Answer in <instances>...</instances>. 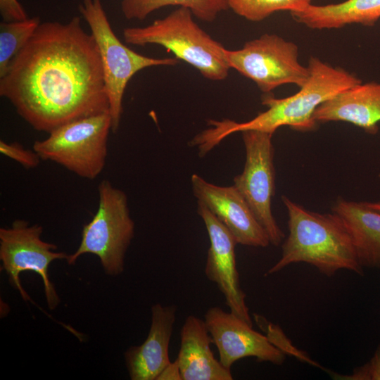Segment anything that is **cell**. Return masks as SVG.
I'll list each match as a JSON object with an SVG mask.
<instances>
[{
    "label": "cell",
    "mask_w": 380,
    "mask_h": 380,
    "mask_svg": "<svg viewBox=\"0 0 380 380\" xmlns=\"http://www.w3.org/2000/svg\"><path fill=\"white\" fill-rule=\"evenodd\" d=\"M0 95L32 128L48 133L109 112L97 46L80 18L41 23L0 77Z\"/></svg>",
    "instance_id": "cell-1"
},
{
    "label": "cell",
    "mask_w": 380,
    "mask_h": 380,
    "mask_svg": "<svg viewBox=\"0 0 380 380\" xmlns=\"http://www.w3.org/2000/svg\"><path fill=\"white\" fill-rule=\"evenodd\" d=\"M309 77L295 94L277 99L269 94L262 98L267 109L252 120L238 122L229 119L210 120V127L196 134L190 141L197 147L201 157L205 156L229 135L246 130H258L274 134L282 126L307 132L315 129L313 119L317 108L343 90L362 81L340 67H333L317 57L308 60Z\"/></svg>",
    "instance_id": "cell-2"
},
{
    "label": "cell",
    "mask_w": 380,
    "mask_h": 380,
    "mask_svg": "<svg viewBox=\"0 0 380 380\" xmlns=\"http://www.w3.org/2000/svg\"><path fill=\"white\" fill-rule=\"evenodd\" d=\"M281 200L288 213L289 235L282 244L281 258L266 274L305 262L327 277L341 270L363 275L351 236L338 215L310 211L286 196Z\"/></svg>",
    "instance_id": "cell-3"
},
{
    "label": "cell",
    "mask_w": 380,
    "mask_h": 380,
    "mask_svg": "<svg viewBox=\"0 0 380 380\" xmlns=\"http://www.w3.org/2000/svg\"><path fill=\"white\" fill-rule=\"evenodd\" d=\"M191 11L179 7L163 18L144 27H126L123 38L127 44H158L197 69L210 80H224L230 69L224 47L213 39L193 20Z\"/></svg>",
    "instance_id": "cell-4"
},
{
    "label": "cell",
    "mask_w": 380,
    "mask_h": 380,
    "mask_svg": "<svg viewBox=\"0 0 380 380\" xmlns=\"http://www.w3.org/2000/svg\"><path fill=\"white\" fill-rule=\"evenodd\" d=\"M79 11L89 25L97 46L112 120V132L115 133L123 111L124 93L130 79L144 68L175 65L179 60L147 57L125 46L114 33L101 0H82Z\"/></svg>",
    "instance_id": "cell-5"
},
{
    "label": "cell",
    "mask_w": 380,
    "mask_h": 380,
    "mask_svg": "<svg viewBox=\"0 0 380 380\" xmlns=\"http://www.w3.org/2000/svg\"><path fill=\"white\" fill-rule=\"evenodd\" d=\"M112 132L109 112L80 118L35 141L33 150L42 160L57 163L77 176L96 179L105 167L108 139Z\"/></svg>",
    "instance_id": "cell-6"
},
{
    "label": "cell",
    "mask_w": 380,
    "mask_h": 380,
    "mask_svg": "<svg viewBox=\"0 0 380 380\" xmlns=\"http://www.w3.org/2000/svg\"><path fill=\"white\" fill-rule=\"evenodd\" d=\"M99 205L91 220L82 229L77 251L69 255V265L86 253L96 255L109 275L124 270L125 253L134 233V222L129 213L127 196L108 179L98 186Z\"/></svg>",
    "instance_id": "cell-7"
},
{
    "label": "cell",
    "mask_w": 380,
    "mask_h": 380,
    "mask_svg": "<svg viewBox=\"0 0 380 380\" xmlns=\"http://www.w3.org/2000/svg\"><path fill=\"white\" fill-rule=\"evenodd\" d=\"M230 68L253 80L265 94L293 84L301 87L309 77L308 67L298 61V48L277 34H265L238 50L224 49Z\"/></svg>",
    "instance_id": "cell-8"
},
{
    "label": "cell",
    "mask_w": 380,
    "mask_h": 380,
    "mask_svg": "<svg viewBox=\"0 0 380 380\" xmlns=\"http://www.w3.org/2000/svg\"><path fill=\"white\" fill-rule=\"evenodd\" d=\"M43 227L30 225L24 220H15L11 227L0 229V260L8 280L25 300H31L23 288L20 274L25 271L37 273L44 284L47 305L55 309L60 303L54 285L49 279V267L56 260H68L69 255L56 252L57 246L43 241Z\"/></svg>",
    "instance_id": "cell-9"
},
{
    "label": "cell",
    "mask_w": 380,
    "mask_h": 380,
    "mask_svg": "<svg viewBox=\"0 0 380 380\" xmlns=\"http://www.w3.org/2000/svg\"><path fill=\"white\" fill-rule=\"evenodd\" d=\"M241 134L246 160L241 174L234 178V186L267 233L270 243L277 246L283 241L284 234L271 208L275 191L273 134L258 130H246Z\"/></svg>",
    "instance_id": "cell-10"
},
{
    "label": "cell",
    "mask_w": 380,
    "mask_h": 380,
    "mask_svg": "<svg viewBox=\"0 0 380 380\" xmlns=\"http://www.w3.org/2000/svg\"><path fill=\"white\" fill-rule=\"evenodd\" d=\"M205 323L216 346L221 364L231 369L236 361L253 357L259 362L281 365L285 353L253 326L220 307L210 308L205 314Z\"/></svg>",
    "instance_id": "cell-11"
},
{
    "label": "cell",
    "mask_w": 380,
    "mask_h": 380,
    "mask_svg": "<svg viewBox=\"0 0 380 380\" xmlns=\"http://www.w3.org/2000/svg\"><path fill=\"white\" fill-rule=\"evenodd\" d=\"M198 214L205 226L210 247L205 265L206 277L215 283L229 311L253 326L236 268V240L227 228L202 203L198 202Z\"/></svg>",
    "instance_id": "cell-12"
},
{
    "label": "cell",
    "mask_w": 380,
    "mask_h": 380,
    "mask_svg": "<svg viewBox=\"0 0 380 380\" xmlns=\"http://www.w3.org/2000/svg\"><path fill=\"white\" fill-rule=\"evenodd\" d=\"M191 182L198 202L227 228L237 244L262 248L270 244L267 233L234 185L217 186L196 174L192 175Z\"/></svg>",
    "instance_id": "cell-13"
},
{
    "label": "cell",
    "mask_w": 380,
    "mask_h": 380,
    "mask_svg": "<svg viewBox=\"0 0 380 380\" xmlns=\"http://www.w3.org/2000/svg\"><path fill=\"white\" fill-rule=\"evenodd\" d=\"M174 305L157 303L151 308V324L145 341L129 348L125 353L132 380L157 379L170 365L169 345L176 319Z\"/></svg>",
    "instance_id": "cell-14"
},
{
    "label": "cell",
    "mask_w": 380,
    "mask_h": 380,
    "mask_svg": "<svg viewBox=\"0 0 380 380\" xmlns=\"http://www.w3.org/2000/svg\"><path fill=\"white\" fill-rule=\"evenodd\" d=\"M316 122L341 121L376 134L380 122V83L360 82L339 92L315 110Z\"/></svg>",
    "instance_id": "cell-15"
},
{
    "label": "cell",
    "mask_w": 380,
    "mask_h": 380,
    "mask_svg": "<svg viewBox=\"0 0 380 380\" xmlns=\"http://www.w3.org/2000/svg\"><path fill=\"white\" fill-rule=\"evenodd\" d=\"M205 321L189 315L180 331V348L176 359L182 380H232L231 369L217 360Z\"/></svg>",
    "instance_id": "cell-16"
},
{
    "label": "cell",
    "mask_w": 380,
    "mask_h": 380,
    "mask_svg": "<svg viewBox=\"0 0 380 380\" xmlns=\"http://www.w3.org/2000/svg\"><path fill=\"white\" fill-rule=\"evenodd\" d=\"M351 236L360 265L380 269V213L356 202L339 198L332 208Z\"/></svg>",
    "instance_id": "cell-17"
},
{
    "label": "cell",
    "mask_w": 380,
    "mask_h": 380,
    "mask_svg": "<svg viewBox=\"0 0 380 380\" xmlns=\"http://www.w3.org/2000/svg\"><path fill=\"white\" fill-rule=\"evenodd\" d=\"M297 23L315 30L337 29L350 24L373 26L380 19V0H346L323 6L310 4L290 12Z\"/></svg>",
    "instance_id": "cell-18"
},
{
    "label": "cell",
    "mask_w": 380,
    "mask_h": 380,
    "mask_svg": "<svg viewBox=\"0 0 380 380\" xmlns=\"http://www.w3.org/2000/svg\"><path fill=\"white\" fill-rule=\"evenodd\" d=\"M167 6H178L189 9L198 19L212 22L229 7L228 0H145L122 11L127 19L144 20L156 10Z\"/></svg>",
    "instance_id": "cell-19"
},
{
    "label": "cell",
    "mask_w": 380,
    "mask_h": 380,
    "mask_svg": "<svg viewBox=\"0 0 380 380\" xmlns=\"http://www.w3.org/2000/svg\"><path fill=\"white\" fill-rule=\"evenodd\" d=\"M41 23L39 17L0 23V77L13 57L25 46Z\"/></svg>",
    "instance_id": "cell-20"
},
{
    "label": "cell",
    "mask_w": 380,
    "mask_h": 380,
    "mask_svg": "<svg viewBox=\"0 0 380 380\" xmlns=\"http://www.w3.org/2000/svg\"><path fill=\"white\" fill-rule=\"evenodd\" d=\"M312 0H228L229 7L250 21H261L280 11L290 12L305 9Z\"/></svg>",
    "instance_id": "cell-21"
},
{
    "label": "cell",
    "mask_w": 380,
    "mask_h": 380,
    "mask_svg": "<svg viewBox=\"0 0 380 380\" xmlns=\"http://www.w3.org/2000/svg\"><path fill=\"white\" fill-rule=\"evenodd\" d=\"M0 152L26 169L37 167L42 160L34 150L26 149L17 142L7 143L1 140Z\"/></svg>",
    "instance_id": "cell-22"
},
{
    "label": "cell",
    "mask_w": 380,
    "mask_h": 380,
    "mask_svg": "<svg viewBox=\"0 0 380 380\" xmlns=\"http://www.w3.org/2000/svg\"><path fill=\"white\" fill-rule=\"evenodd\" d=\"M330 375L338 380H380V345L369 361L355 367L351 374L343 375L330 372Z\"/></svg>",
    "instance_id": "cell-23"
},
{
    "label": "cell",
    "mask_w": 380,
    "mask_h": 380,
    "mask_svg": "<svg viewBox=\"0 0 380 380\" xmlns=\"http://www.w3.org/2000/svg\"><path fill=\"white\" fill-rule=\"evenodd\" d=\"M0 13L4 21H18L28 18L26 11L18 0H0Z\"/></svg>",
    "instance_id": "cell-24"
},
{
    "label": "cell",
    "mask_w": 380,
    "mask_h": 380,
    "mask_svg": "<svg viewBox=\"0 0 380 380\" xmlns=\"http://www.w3.org/2000/svg\"><path fill=\"white\" fill-rule=\"evenodd\" d=\"M157 379L182 380L178 363L175 360L163 371Z\"/></svg>",
    "instance_id": "cell-25"
},
{
    "label": "cell",
    "mask_w": 380,
    "mask_h": 380,
    "mask_svg": "<svg viewBox=\"0 0 380 380\" xmlns=\"http://www.w3.org/2000/svg\"><path fill=\"white\" fill-rule=\"evenodd\" d=\"M145 0H122L121 2V10L122 11L129 9L132 7H134Z\"/></svg>",
    "instance_id": "cell-26"
},
{
    "label": "cell",
    "mask_w": 380,
    "mask_h": 380,
    "mask_svg": "<svg viewBox=\"0 0 380 380\" xmlns=\"http://www.w3.org/2000/svg\"><path fill=\"white\" fill-rule=\"evenodd\" d=\"M368 208L380 213V201H362Z\"/></svg>",
    "instance_id": "cell-27"
},
{
    "label": "cell",
    "mask_w": 380,
    "mask_h": 380,
    "mask_svg": "<svg viewBox=\"0 0 380 380\" xmlns=\"http://www.w3.org/2000/svg\"><path fill=\"white\" fill-rule=\"evenodd\" d=\"M379 178H380V174H379Z\"/></svg>",
    "instance_id": "cell-28"
}]
</instances>
